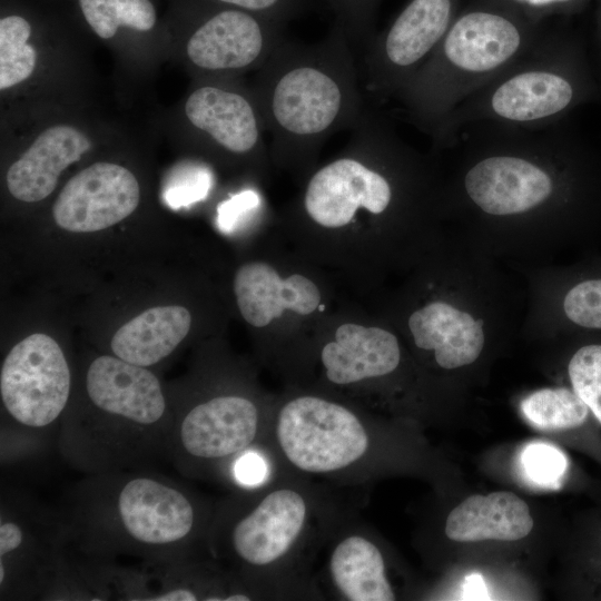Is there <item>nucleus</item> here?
Wrapping results in <instances>:
<instances>
[{"mask_svg":"<svg viewBox=\"0 0 601 601\" xmlns=\"http://www.w3.org/2000/svg\"><path fill=\"white\" fill-rule=\"evenodd\" d=\"M215 513L186 485L149 469L90 474L61 511L68 550L112 565L120 556L169 561L207 551Z\"/></svg>","mask_w":601,"mask_h":601,"instance_id":"f257e3e1","label":"nucleus"},{"mask_svg":"<svg viewBox=\"0 0 601 601\" xmlns=\"http://www.w3.org/2000/svg\"><path fill=\"white\" fill-rule=\"evenodd\" d=\"M173 424V406L157 375L104 354L87 365L82 395L69 403L56 445L87 475L149 469L167 459Z\"/></svg>","mask_w":601,"mask_h":601,"instance_id":"f03ea898","label":"nucleus"},{"mask_svg":"<svg viewBox=\"0 0 601 601\" xmlns=\"http://www.w3.org/2000/svg\"><path fill=\"white\" fill-rule=\"evenodd\" d=\"M278 159L311 160L368 106L354 49L343 33L303 46L282 41L260 67L255 91Z\"/></svg>","mask_w":601,"mask_h":601,"instance_id":"7ed1b4c3","label":"nucleus"},{"mask_svg":"<svg viewBox=\"0 0 601 601\" xmlns=\"http://www.w3.org/2000/svg\"><path fill=\"white\" fill-rule=\"evenodd\" d=\"M545 29L481 0L459 13L426 61L394 98L436 146L454 110L522 57Z\"/></svg>","mask_w":601,"mask_h":601,"instance_id":"20e7f679","label":"nucleus"},{"mask_svg":"<svg viewBox=\"0 0 601 601\" xmlns=\"http://www.w3.org/2000/svg\"><path fill=\"white\" fill-rule=\"evenodd\" d=\"M237 489L215 508L206 548L255 598L304 546L315 505L308 490L290 482Z\"/></svg>","mask_w":601,"mask_h":601,"instance_id":"39448f33","label":"nucleus"},{"mask_svg":"<svg viewBox=\"0 0 601 601\" xmlns=\"http://www.w3.org/2000/svg\"><path fill=\"white\" fill-rule=\"evenodd\" d=\"M72 377L60 344L33 333L16 343L0 371L1 462L21 460L58 439L71 400Z\"/></svg>","mask_w":601,"mask_h":601,"instance_id":"423d86ee","label":"nucleus"},{"mask_svg":"<svg viewBox=\"0 0 601 601\" xmlns=\"http://www.w3.org/2000/svg\"><path fill=\"white\" fill-rule=\"evenodd\" d=\"M575 95L564 49L552 30H545L522 57L460 104L439 146H446L459 129L471 125H554Z\"/></svg>","mask_w":601,"mask_h":601,"instance_id":"0eeeda50","label":"nucleus"},{"mask_svg":"<svg viewBox=\"0 0 601 601\" xmlns=\"http://www.w3.org/2000/svg\"><path fill=\"white\" fill-rule=\"evenodd\" d=\"M267 443L294 472L346 477L364 473L373 435L347 406L300 395L279 407L270 422Z\"/></svg>","mask_w":601,"mask_h":601,"instance_id":"6e6552de","label":"nucleus"},{"mask_svg":"<svg viewBox=\"0 0 601 601\" xmlns=\"http://www.w3.org/2000/svg\"><path fill=\"white\" fill-rule=\"evenodd\" d=\"M173 412L167 460L190 479L236 484L238 459L267 443L270 423L245 395L220 393Z\"/></svg>","mask_w":601,"mask_h":601,"instance_id":"1a4fd4ad","label":"nucleus"},{"mask_svg":"<svg viewBox=\"0 0 601 601\" xmlns=\"http://www.w3.org/2000/svg\"><path fill=\"white\" fill-rule=\"evenodd\" d=\"M0 508V599H48L67 552L61 512L3 486Z\"/></svg>","mask_w":601,"mask_h":601,"instance_id":"9d476101","label":"nucleus"},{"mask_svg":"<svg viewBox=\"0 0 601 601\" xmlns=\"http://www.w3.org/2000/svg\"><path fill=\"white\" fill-rule=\"evenodd\" d=\"M457 0H411L363 51V91L377 106L394 99L439 46L456 18Z\"/></svg>","mask_w":601,"mask_h":601,"instance_id":"9b49d317","label":"nucleus"},{"mask_svg":"<svg viewBox=\"0 0 601 601\" xmlns=\"http://www.w3.org/2000/svg\"><path fill=\"white\" fill-rule=\"evenodd\" d=\"M139 200V184L129 169L99 161L67 181L52 206V217L63 230L96 233L130 216Z\"/></svg>","mask_w":601,"mask_h":601,"instance_id":"f8f14e48","label":"nucleus"},{"mask_svg":"<svg viewBox=\"0 0 601 601\" xmlns=\"http://www.w3.org/2000/svg\"><path fill=\"white\" fill-rule=\"evenodd\" d=\"M280 42L273 28H266L252 14L225 10L194 31L186 53L200 70L229 72L262 67Z\"/></svg>","mask_w":601,"mask_h":601,"instance_id":"ddd939ff","label":"nucleus"},{"mask_svg":"<svg viewBox=\"0 0 601 601\" xmlns=\"http://www.w3.org/2000/svg\"><path fill=\"white\" fill-rule=\"evenodd\" d=\"M184 110L195 129L229 155L256 156L264 148L266 127L255 95L208 83L189 95Z\"/></svg>","mask_w":601,"mask_h":601,"instance_id":"4468645a","label":"nucleus"},{"mask_svg":"<svg viewBox=\"0 0 601 601\" xmlns=\"http://www.w3.org/2000/svg\"><path fill=\"white\" fill-rule=\"evenodd\" d=\"M234 293L243 318L255 327L268 325L285 311L309 315L321 303V293L311 279L299 274L282 278L263 262L247 263L237 269Z\"/></svg>","mask_w":601,"mask_h":601,"instance_id":"2eb2a0df","label":"nucleus"},{"mask_svg":"<svg viewBox=\"0 0 601 601\" xmlns=\"http://www.w3.org/2000/svg\"><path fill=\"white\" fill-rule=\"evenodd\" d=\"M90 148L89 138L72 126L47 128L9 167L6 176L9 193L23 203L43 200L55 190L60 174Z\"/></svg>","mask_w":601,"mask_h":601,"instance_id":"dca6fc26","label":"nucleus"},{"mask_svg":"<svg viewBox=\"0 0 601 601\" xmlns=\"http://www.w3.org/2000/svg\"><path fill=\"white\" fill-rule=\"evenodd\" d=\"M397 338L380 327L347 323L324 345L321 361L326 378L335 385H351L385 376L400 364Z\"/></svg>","mask_w":601,"mask_h":601,"instance_id":"f3484780","label":"nucleus"},{"mask_svg":"<svg viewBox=\"0 0 601 601\" xmlns=\"http://www.w3.org/2000/svg\"><path fill=\"white\" fill-rule=\"evenodd\" d=\"M408 327L415 345L433 351L435 362L445 370L473 363L484 346L482 322L447 303L434 302L415 311Z\"/></svg>","mask_w":601,"mask_h":601,"instance_id":"a211bd4d","label":"nucleus"},{"mask_svg":"<svg viewBox=\"0 0 601 601\" xmlns=\"http://www.w3.org/2000/svg\"><path fill=\"white\" fill-rule=\"evenodd\" d=\"M533 528L528 504L512 492L471 495L455 506L445 522L446 536L456 542L516 541Z\"/></svg>","mask_w":601,"mask_h":601,"instance_id":"6ab92c4d","label":"nucleus"},{"mask_svg":"<svg viewBox=\"0 0 601 601\" xmlns=\"http://www.w3.org/2000/svg\"><path fill=\"white\" fill-rule=\"evenodd\" d=\"M190 326L191 315L181 305L150 307L114 333L110 351L128 363L149 368L175 352Z\"/></svg>","mask_w":601,"mask_h":601,"instance_id":"aec40b11","label":"nucleus"},{"mask_svg":"<svg viewBox=\"0 0 601 601\" xmlns=\"http://www.w3.org/2000/svg\"><path fill=\"white\" fill-rule=\"evenodd\" d=\"M327 574L344 600H395L382 551L363 533L351 532L337 540L329 553Z\"/></svg>","mask_w":601,"mask_h":601,"instance_id":"412c9836","label":"nucleus"},{"mask_svg":"<svg viewBox=\"0 0 601 601\" xmlns=\"http://www.w3.org/2000/svg\"><path fill=\"white\" fill-rule=\"evenodd\" d=\"M525 420L543 431L570 430L581 426L589 407L572 390L565 387L542 388L521 402Z\"/></svg>","mask_w":601,"mask_h":601,"instance_id":"4be33fe9","label":"nucleus"},{"mask_svg":"<svg viewBox=\"0 0 601 601\" xmlns=\"http://www.w3.org/2000/svg\"><path fill=\"white\" fill-rule=\"evenodd\" d=\"M79 3L87 22L102 39L112 38L120 26L147 31L156 22L149 0H79Z\"/></svg>","mask_w":601,"mask_h":601,"instance_id":"5701e85b","label":"nucleus"},{"mask_svg":"<svg viewBox=\"0 0 601 601\" xmlns=\"http://www.w3.org/2000/svg\"><path fill=\"white\" fill-rule=\"evenodd\" d=\"M29 22L19 16L0 20V89L4 90L29 78L37 62L36 49L28 43Z\"/></svg>","mask_w":601,"mask_h":601,"instance_id":"b1692460","label":"nucleus"},{"mask_svg":"<svg viewBox=\"0 0 601 601\" xmlns=\"http://www.w3.org/2000/svg\"><path fill=\"white\" fill-rule=\"evenodd\" d=\"M568 371L573 391L601 423V345L581 347Z\"/></svg>","mask_w":601,"mask_h":601,"instance_id":"393cba45","label":"nucleus"},{"mask_svg":"<svg viewBox=\"0 0 601 601\" xmlns=\"http://www.w3.org/2000/svg\"><path fill=\"white\" fill-rule=\"evenodd\" d=\"M521 462L526 476L543 487H559L569 465L558 447L545 443L526 445Z\"/></svg>","mask_w":601,"mask_h":601,"instance_id":"a878e982","label":"nucleus"},{"mask_svg":"<svg viewBox=\"0 0 601 601\" xmlns=\"http://www.w3.org/2000/svg\"><path fill=\"white\" fill-rule=\"evenodd\" d=\"M565 315L573 323L589 328H601V279L582 282L564 297Z\"/></svg>","mask_w":601,"mask_h":601,"instance_id":"bb28decb","label":"nucleus"},{"mask_svg":"<svg viewBox=\"0 0 601 601\" xmlns=\"http://www.w3.org/2000/svg\"><path fill=\"white\" fill-rule=\"evenodd\" d=\"M211 185V175L203 166H189L183 175L178 177L175 187L167 191V199L175 206L186 205L204 199Z\"/></svg>","mask_w":601,"mask_h":601,"instance_id":"cd10ccee","label":"nucleus"},{"mask_svg":"<svg viewBox=\"0 0 601 601\" xmlns=\"http://www.w3.org/2000/svg\"><path fill=\"white\" fill-rule=\"evenodd\" d=\"M494 6L508 9L533 22L541 23L542 19L572 0H483Z\"/></svg>","mask_w":601,"mask_h":601,"instance_id":"c85d7f7f","label":"nucleus"},{"mask_svg":"<svg viewBox=\"0 0 601 601\" xmlns=\"http://www.w3.org/2000/svg\"><path fill=\"white\" fill-rule=\"evenodd\" d=\"M236 486H256L264 483L267 475V464L264 455L252 451L238 459L234 469Z\"/></svg>","mask_w":601,"mask_h":601,"instance_id":"c756f323","label":"nucleus"},{"mask_svg":"<svg viewBox=\"0 0 601 601\" xmlns=\"http://www.w3.org/2000/svg\"><path fill=\"white\" fill-rule=\"evenodd\" d=\"M258 203V195L254 190H244L235 195L218 208L219 225L225 229L230 228L243 214L254 209Z\"/></svg>","mask_w":601,"mask_h":601,"instance_id":"7c9ffc66","label":"nucleus"},{"mask_svg":"<svg viewBox=\"0 0 601 601\" xmlns=\"http://www.w3.org/2000/svg\"><path fill=\"white\" fill-rule=\"evenodd\" d=\"M250 11L274 10L283 0H219Z\"/></svg>","mask_w":601,"mask_h":601,"instance_id":"2f4dec72","label":"nucleus"}]
</instances>
